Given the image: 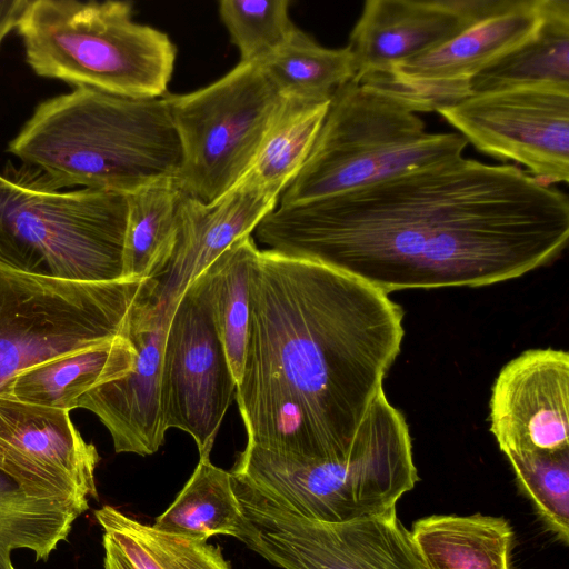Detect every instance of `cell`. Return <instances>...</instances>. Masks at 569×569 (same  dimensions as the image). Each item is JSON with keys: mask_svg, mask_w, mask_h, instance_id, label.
I'll list each match as a JSON object with an SVG mask.
<instances>
[{"mask_svg": "<svg viewBox=\"0 0 569 569\" xmlns=\"http://www.w3.org/2000/svg\"><path fill=\"white\" fill-rule=\"evenodd\" d=\"M254 234L269 250L322 262L388 295L483 287L561 254L569 240V200L515 164L461 157L279 204Z\"/></svg>", "mask_w": 569, "mask_h": 569, "instance_id": "cell-1", "label": "cell"}, {"mask_svg": "<svg viewBox=\"0 0 569 569\" xmlns=\"http://www.w3.org/2000/svg\"><path fill=\"white\" fill-rule=\"evenodd\" d=\"M403 310L388 293L322 262L258 250L249 272L243 419L299 407L325 459L346 457L400 353Z\"/></svg>", "mask_w": 569, "mask_h": 569, "instance_id": "cell-2", "label": "cell"}, {"mask_svg": "<svg viewBox=\"0 0 569 569\" xmlns=\"http://www.w3.org/2000/svg\"><path fill=\"white\" fill-rule=\"evenodd\" d=\"M8 151L24 169L27 187L54 192L83 186L129 194L161 179H177L181 148L167 103L90 87L42 101Z\"/></svg>", "mask_w": 569, "mask_h": 569, "instance_id": "cell-3", "label": "cell"}, {"mask_svg": "<svg viewBox=\"0 0 569 569\" xmlns=\"http://www.w3.org/2000/svg\"><path fill=\"white\" fill-rule=\"evenodd\" d=\"M130 1H31L17 27L31 69L77 87L160 98L177 48L162 31L134 22Z\"/></svg>", "mask_w": 569, "mask_h": 569, "instance_id": "cell-4", "label": "cell"}, {"mask_svg": "<svg viewBox=\"0 0 569 569\" xmlns=\"http://www.w3.org/2000/svg\"><path fill=\"white\" fill-rule=\"evenodd\" d=\"M467 140L429 133L423 120L397 99L356 80L332 94L311 151L280 206L376 183L461 158Z\"/></svg>", "mask_w": 569, "mask_h": 569, "instance_id": "cell-5", "label": "cell"}, {"mask_svg": "<svg viewBox=\"0 0 569 569\" xmlns=\"http://www.w3.org/2000/svg\"><path fill=\"white\" fill-rule=\"evenodd\" d=\"M127 212L122 193L49 192L0 174V262L56 279L122 280Z\"/></svg>", "mask_w": 569, "mask_h": 569, "instance_id": "cell-6", "label": "cell"}, {"mask_svg": "<svg viewBox=\"0 0 569 569\" xmlns=\"http://www.w3.org/2000/svg\"><path fill=\"white\" fill-rule=\"evenodd\" d=\"M147 281L56 279L0 262V391L30 367L124 336Z\"/></svg>", "mask_w": 569, "mask_h": 569, "instance_id": "cell-7", "label": "cell"}, {"mask_svg": "<svg viewBox=\"0 0 569 569\" xmlns=\"http://www.w3.org/2000/svg\"><path fill=\"white\" fill-rule=\"evenodd\" d=\"M230 472L291 511L332 523L395 510L408 480L399 446L377 427L362 428L340 459H308L247 445Z\"/></svg>", "mask_w": 569, "mask_h": 569, "instance_id": "cell-8", "label": "cell"}, {"mask_svg": "<svg viewBox=\"0 0 569 569\" xmlns=\"http://www.w3.org/2000/svg\"><path fill=\"white\" fill-rule=\"evenodd\" d=\"M162 98L180 141L177 183L204 203L246 173L283 100L260 63L242 61L209 86Z\"/></svg>", "mask_w": 569, "mask_h": 569, "instance_id": "cell-9", "label": "cell"}, {"mask_svg": "<svg viewBox=\"0 0 569 569\" xmlns=\"http://www.w3.org/2000/svg\"><path fill=\"white\" fill-rule=\"evenodd\" d=\"M234 538L280 569H426L397 512L346 522L302 517L241 479Z\"/></svg>", "mask_w": 569, "mask_h": 569, "instance_id": "cell-10", "label": "cell"}, {"mask_svg": "<svg viewBox=\"0 0 569 569\" xmlns=\"http://www.w3.org/2000/svg\"><path fill=\"white\" fill-rule=\"evenodd\" d=\"M236 387L203 271L180 297L164 335L161 407L167 430L189 433L199 457H210Z\"/></svg>", "mask_w": 569, "mask_h": 569, "instance_id": "cell-11", "label": "cell"}, {"mask_svg": "<svg viewBox=\"0 0 569 569\" xmlns=\"http://www.w3.org/2000/svg\"><path fill=\"white\" fill-rule=\"evenodd\" d=\"M438 113L480 152L548 183L569 179V88L527 86L473 93Z\"/></svg>", "mask_w": 569, "mask_h": 569, "instance_id": "cell-12", "label": "cell"}, {"mask_svg": "<svg viewBox=\"0 0 569 569\" xmlns=\"http://www.w3.org/2000/svg\"><path fill=\"white\" fill-rule=\"evenodd\" d=\"M151 281L133 306L126 336L136 349L134 367L126 376L94 387L77 402L93 412L111 435L117 453L149 456L164 441L161 366L164 335L174 309L152 299Z\"/></svg>", "mask_w": 569, "mask_h": 569, "instance_id": "cell-13", "label": "cell"}, {"mask_svg": "<svg viewBox=\"0 0 569 569\" xmlns=\"http://www.w3.org/2000/svg\"><path fill=\"white\" fill-rule=\"evenodd\" d=\"M569 353L529 349L499 371L490 431L505 456L569 450Z\"/></svg>", "mask_w": 569, "mask_h": 569, "instance_id": "cell-14", "label": "cell"}, {"mask_svg": "<svg viewBox=\"0 0 569 569\" xmlns=\"http://www.w3.org/2000/svg\"><path fill=\"white\" fill-rule=\"evenodd\" d=\"M507 0H367L347 47L356 77L387 71L435 50Z\"/></svg>", "mask_w": 569, "mask_h": 569, "instance_id": "cell-15", "label": "cell"}, {"mask_svg": "<svg viewBox=\"0 0 569 569\" xmlns=\"http://www.w3.org/2000/svg\"><path fill=\"white\" fill-rule=\"evenodd\" d=\"M0 459L13 472L81 499H98L100 456L70 411L0 399Z\"/></svg>", "mask_w": 569, "mask_h": 569, "instance_id": "cell-16", "label": "cell"}, {"mask_svg": "<svg viewBox=\"0 0 569 569\" xmlns=\"http://www.w3.org/2000/svg\"><path fill=\"white\" fill-rule=\"evenodd\" d=\"M279 199L242 184L211 203L183 192L178 204L177 243L167 267L152 280L150 297L174 309L194 279L236 241L251 234Z\"/></svg>", "mask_w": 569, "mask_h": 569, "instance_id": "cell-17", "label": "cell"}, {"mask_svg": "<svg viewBox=\"0 0 569 569\" xmlns=\"http://www.w3.org/2000/svg\"><path fill=\"white\" fill-rule=\"evenodd\" d=\"M538 20L539 0H507L441 47L387 71L410 80L470 83L478 72L529 38Z\"/></svg>", "mask_w": 569, "mask_h": 569, "instance_id": "cell-18", "label": "cell"}, {"mask_svg": "<svg viewBox=\"0 0 569 569\" xmlns=\"http://www.w3.org/2000/svg\"><path fill=\"white\" fill-rule=\"evenodd\" d=\"M136 358L131 341L120 336L19 372L0 399L71 411L86 392L131 371Z\"/></svg>", "mask_w": 569, "mask_h": 569, "instance_id": "cell-19", "label": "cell"}, {"mask_svg": "<svg viewBox=\"0 0 569 569\" xmlns=\"http://www.w3.org/2000/svg\"><path fill=\"white\" fill-rule=\"evenodd\" d=\"M409 531L426 569H515L516 533L503 517L432 515Z\"/></svg>", "mask_w": 569, "mask_h": 569, "instance_id": "cell-20", "label": "cell"}, {"mask_svg": "<svg viewBox=\"0 0 569 569\" xmlns=\"http://www.w3.org/2000/svg\"><path fill=\"white\" fill-rule=\"evenodd\" d=\"M527 86L569 88L568 0H539L531 36L470 81L472 94Z\"/></svg>", "mask_w": 569, "mask_h": 569, "instance_id": "cell-21", "label": "cell"}, {"mask_svg": "<svg viewBox=\"0 0 569 569\" xmlns=\"http://www.w3.org/2000/svg\"><path fill=\"white\" fill-rule=\"evenodd\" d=\"M182 193L177 179H161L126 194L124 279L154 280L162 273L177 243Z\"/></svg>", "mask_w": 569, "mask_h": 569, "instance_id": "cell-22", "label": "cell"}, {"mask_svg": "<svg viewBox=\"0 0 569 569\" xmlns=\"http://www.w3.org/2000/svg\"><path fill=\"white\" fill-rule=\"evenodd\" d=\"M328 106L329 101L309 103L283 98L250 167L237 184L280 197L305 164Z\"/></svg>", "mask_w": 569, "mask_h": 569, "instance_id": "cell-23", "label": "cell"}, {"mask_svg": "<svg viewBox=\"0 0 569 569\" xmlns=\"http://www.w3.org/2000/svg\"><path fill=\"white\" fill-rule=\"evenodd\" d=\"M240 518L232 473L214 466L210 457H199L183 488L152 526L168 533L207 541L218 535L234 537Z\"/></svg>", "mask_w": 569, "mask_h": 569, "instance_id": "cell-24", "label": "cell"}, {"mask_svg": "<svg viewBox=\"0 0 569 569\" xmlns=\"http://www.w3.org/2000/svg\"><path fill=\"white\" fill-rule=\"evenodd\" d=\"M261 67L284 99L309 103L330 101L333 92L353 80L356 69L349 48L320 46L298 27Z\"/></svg>", "mask_w": 569, "mask_h": 569, "instance_id": "cell-25", "label": "cell"}, {"mask_svg": "<svg viewBox=\"0 0 569 569\" xmlns=\"http://www.w3.org/2000/svg\"><path fill=\"white\" fill-rule=\"evenodd\" d=\"M94 517L133 569H231L220 548L207 541L158 530L108 505Z\"/></svg>", "mask_w": 569, "mask_h": 569, "instance_id": "cell-26", "label": "cell"}, {"mask_svg": "<svg viewBox=\"0 0 569 569\" xmlns=\"http://www.w3.org/2000/svg\"><path fill=\"white\" fill-rule=\"evenodd\" d=\"M251 234L240 238L206 269L212 316L238 385L249 323V272L258 252Z\"/></svg>", "mask_w": 569, "mask_h": 569, "instance_id": "cell-27", "label": "cell"}, {"mask_svg": "<svg viewBox=\"0 0 569 569\" xmlns=\"http://www.w3.org/2000/svg\"><path fill=\"white\" fill-rule=\"evenodd\" d=\"M517 482L547 528L569 541V450L506 456Z\"/></svg>", "mask_w": 569, "mask_h": 569, "instance_id": "cell-28", "label": "cell"}, {"mask_svg": "<svg viewBox=\"0 0 569 569\" xmlns=\"http://www.w3.org/2000/svg\"><path fill=\"white\" fill-rule=\"evenodd\" d=\"M289 0H221L219 16L240 61L261 63L279 49L296 30Z\"/></svg>", "mask_w": 569, "mask_h": 569, "instance_id": "cell-29", "label": "cell"}, {"mask_svg": "<svg viewBox=\"0 0 569 569\" xmlns=\"http://www.w3.org/2000/svg\"><path fill=\"white\" fill-rule=\"evenodd\" d=\"M104 550L103 569H133L114 541L106 533L102 536Z\"/></svg>", "mask_w": 569, "mask_h": 569, "instance_id": "cell-30", "label": "cell"}]
</instances>
